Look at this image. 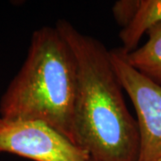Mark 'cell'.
<instances>
[{
	"instance_id": "cell-1",
	"label": "cell",
	"mask_w": 161,
	"mask_h": 161,
	"mask_svg": "<svg viewBox=\"0 0 161 161\" xmlns=\"http://www.w3.org/2000/svg\"><path fill=\"white\" fill-rule=\"evenodd\" d=\"M56 28L74 52L78 80L75 144L96 161H138V124L127 108L109 51L65 20Z\"/></svg>"
},
{
	"instance_id": "cell-2",
	"label": "cell",
	"mask_w": 161,
	"mask_h": 161,
	"mask_svg": "<svg viewBox=\"0 0 161 161\" xmlns=\"http://www.w3.org/2000/svg\"><path fill=\"white\" fill-rule=\"evenodd\" d=\"M78 68L74 52L57 28L31 37L25 62L0 100L1 117L39 120L75 144Z\"/></svg>"
},
{
	"instance_id": "cell-3",
	"label": "cell",
	"mask_w": 161,
	"mask_h": 161,
	"mask_svg": "<svg viewBox=\"0 0 161 161\" xmlns=\"http://www.w3.org/2000/svg\"><path fill=\"white\" fill-rule=\"evenodd\" d=\"M109 53L115 75L136 111L140 133L138 161H161V86L132 67L122 47Z\"/></svg>"
},
{
	"instance_id": "cell-4",
	"label": "cell",
	"mask_w": 161,
	"mask_h": 161,
	"mask_svg": "<svg viewBox=\"0 0 161 161\" xmlns=\"http://www.w3.org/2000/svg\"><path fill=\"white\" fill-rule=\"evenodd\" d=\"M0 152L33 161L91 160L85 150L39 120L0 117Z\"/></svg>"
},
{
	"instance_id": "cell-5",
	"label": "cell",
	"mask_w": 161,
	"mask_h": 161,
	"mask_svg": "<svg viewBox=\"0 0 161 161\" xmlns=\"http://www.w3.org/2000/svg\"><path fill=\"white\" fill-rule=\"evenodd\" d=\"M143 46L125 54L127 62L144 77L161 86V24L150 28Z\"/></svg>"
},
{
	"instance_id": "cell-6",
	"label": "cell",
	"mask_w": 161,
	"mask_h": 161,
	"mask_svg": "<svg viewBox=\"0 0 161 161\" xmlns=\"http://www.w3.org/2000/svg\"><path fill=\"white\" fill-rule=\"evenodd\" d=\"M161 24V0H139L135 14L128 25L121 30L122 48L131 53L137 48L140 40L150 28Z\"/></svg>"
},
{
	"instance_id": "cell-7",
	"label": "cell",
	"mask_w": 161,
	"mask_h": 161,
	"mask_svg": "<svg viewBox=\"0 0 161 161\" xmlns=\"http://www.w3.org/2000/svg\"><path fill=\"white\" fill-rule=\"evenodd\" d=\"M139 5V0H122L115 4L113 14L118 24L123 28L128 25L135 14Z\"/></svg>"
},
{
	"instance_id": "cell-8",
	"label": "cell",
	"mask_w": 161,
	"mask_h": 161,
	"mask_svg": "<svg viewBox=\"0 0 161 161\" xmlns=\"http://www.w3.org/2000/svg\"><path fill=\"white\" fill-rule=\"evenodd\" d=\"M90 161H96V160H93V159H92V158H91V160Z\"/></svg>"
}]
</instances>
